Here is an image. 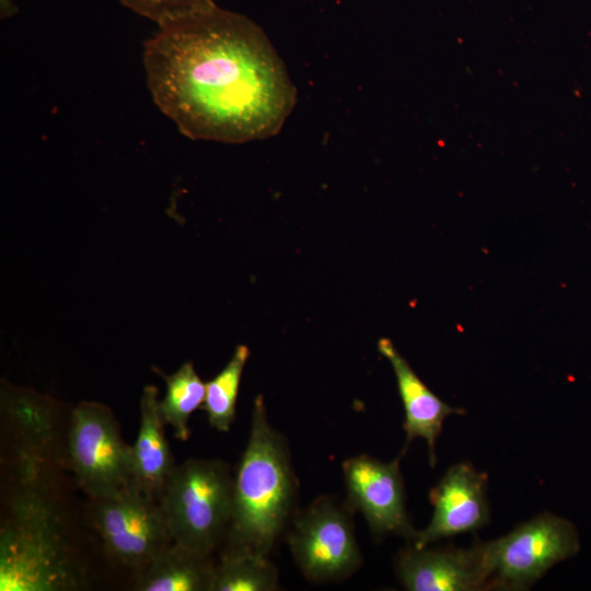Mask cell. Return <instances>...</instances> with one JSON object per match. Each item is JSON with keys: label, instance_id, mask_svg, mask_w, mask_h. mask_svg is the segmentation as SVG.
<instances>
[{"label": "cell", "instance_id": "cell-12", "mask_svg": "<svg viewBox=\"0 0 591 591\" xmlns=\"http://www.w3.org/2000/svg\"><path fill=\"white\" fill-rule=\"evenodd\" d=\"M378 349L390 361L397 381L405 412V449L415 438H422L428 445L430 465L433 466L437 462L436 441L442 431L444 419L465 412L438 397L398 352L392 340L380 338Z\"/></svg>", "mask_w": 591, "mask_h": 591}, {"label": "cell", "instance_id": "cell-14", "mask_svg": "<svg viewBox=\"0 0 591 591\" xmlns=\"http://www.w3.org/2000/svg\"><path fill=\"white\" fill-rule=\"evenodd\" d=\"M158 389L147 385L140 401V425L131 447L132 480L155 500L176 467L158 407Z\"/></svg>", "mask_w": 591, "mask_h": 591}, {"label": "cell", "instance_id": "cell-16", "mask_svg": "<svg viewBox=\"0 0 591 591\" xmlns=\"http://www.w3.org/2000/svg\"><path fill=\"white\" fill-rule=\"evenodd\" d=\"M155 370L166 384V393L158 407L165 425L172 427L175 437L186 441L190 437V415L201 407L206 395V383L201 381L190 361L184 362L174 373L166 375Z\"/></svg>", "mask_w": 591, "mask_h": 591}, {"label": "cell", "instance_id": "cell-4", "mask_svg": "<svg viewBox=\"0 0 591 591\" xmlns=\"http://www.w3.org/2000/svg\"><path fill=\"white\" fill-rule=\"evenodd\" d=\"M232 500L227 463L190 459L176 465L159 502L173 542L210 556L227 535Z\"/></svg>", "mask_w": 591, "mask_h": 591}, {"label": "cell", "instance_id": "cell-17", "mask_svg": "<svg viewBox=\"0 0 591 591\" xmlns=\"http://www.w3.org/2000/svg\"><path fill=\"white\" fill-rule=\"evenodd\" d=\"M277 586V569L266 556L224 553L215 565L211 591H270Z\"/></svg>", "mask_w": 591, "mask_h": 591}, {"label": "cell", "instance_id": "cell-18", "mask_svg": "<svg viewBox=\"0 0 591 591\" xmlns=\"http://www.w3.org/2000/svg\"><path fill=\"white\" fill-rule=\"evenodd\" d=\"M248 357L250 349L239 345L225 367L206 382V395L200 408L207 413L209 424L218 431H229L235 419L240 382Z\"/></svg>", "mask_w": 591, "mask_h": 591}, {"label": "cell", "instance_id": "cell-8", "mask_svg": "<svg viewBox=\"0 0 591 591\" xmlns=\"http://www.w3.org/2000/svg\"><path fill=\"white\" fill-rule=\"evenodd\" d=\"M350 515L346 507L318 498L293 520L289 546L310 580H337L359 567L361 556Z\"/></svg>", "mask_w": 591, "mask_h": 591}, {"label": "cell", "instance_id": "cell-20", "mask_svg": "<svg viewBox=\"0 0 591 591\" xmlns=\"http://www.w3.org/2000/svg\"><path fill=\"white\" fill-rule=\"evenodd\" d=\"M0 12L2 18H9L16 12L13 0H0Z\"/></svg>", "mask_w": 591, "mask_h": 591}, {"label": "cell", "instance_id": "cell-15", "mask_svg": "<svg viewBox=\"0 0 591 591\" xmlns=\"http://www.w3.org/2000/svg\"><path fill=\"white\" fill-rule=\"evenodd\" d=\"M215 564L200 554L172 542L139 573L138 591H211Z\"/></svg>", "mask_w": 591, "mask_h": 591}, {"label": "cell", "instance_id": "cell-11", "mask_svg": "<svg viewBox=\"0 0 591 591\" xmlns=\"http://www.w3.org/2000/svg\"><path fill=\"white\" fill-rule=\"evenodd\" d=\"M486 490L485 473L467 462L452 465L430 490L432 518L426 529L416 531L410 545L422 548L434 541L485 526L489 522Z\"/></svg>", "mask_w": 591, "mask_h": 591}, {"label": "cell", "instance_id": "cell-5", "mask_svg": "<svg viewBox=\"0 0 591 591\" xmlns=\"http://www.w3.org/2000/svg\"><path fill=\"white\" fill-rule=\"evenodd\" d=\"M68 454L79 485L94 500L134 482L131 447L124 442L112 410L101 403L84 401L72 410Z\"/></svg>", "mask_w": 591, "mask_h": 591}, {"label": "cell", "instance_id": "cell-6", "mask_svg": "<svg viewBox=\"0 0 591 591\" xmlns=\"http://www.w3.org/2000/svg\"><path fill=\"white\" fill-rule=\"evenodd\" d=\"M489 543L494 561L489 589L496 590H525L580 549L576 526L549 512Z\"/></svg>", "mask_w": 591, "mask_h": 591}, {"label": "cell", "instance_id": "cell-7", "mask_svg": "<svg viewBox=\"0 0 591 591\" xmlns=\"http://www.w3.org/2000/svg\"><path fill=\"white\" fill-rule=\"evenodd\" d=\"M94 501L95 528L117 563L140 573L173 542L160 502L136 483Z\"/></svg>", "mask_w": 591, "mask_h": 591}, {"label": "cell", "instance_id": "cell-3", "mask_svg": "<svg viewBox=\"0 0 591 591\" xmlns=\"http://www.w3.org/2000/svg\"><path fill=\"white\" fill-rule=\"evenodd\" d=\"M42 470L35 463L18 466L20 487L0 533L1 591H61L78 586L79 572Z\"/></svg>", "mask_w": 591, "mask_h": 591}, {"label": "cell", "instance_id": "cell-19", "mask_svg": "<svg viewBox=\"0 0 591 591\" xmlns=\"http://www.w3.org/2000/svg\"><path fill=\"white\" fill-rule=\"evenodd\" d=\"M135 13L147 18L161 26L197 9L213 2L212 0H118Z\"/></svg>", "mask_w": 591, "mask_h": 591}, {"label": "cell", "instance_id": "cell-1", "mask_svg": "<svg viewBox=\"0 0 591 591\" xmlns=\"http://www.w3.org/2000/svg\"><path fill=\"white\" fill-rule=\"evenodd\" d=\"M143 66L155 105L194 140L269 138L297 103L264 31L215 2L159 26L144 43Z\"/></svg>", "mask_w": 591, "mask_h": 591}, {"label": "cell", "instance_id": "cell-10", "mask_svg": "<svg viewBox=\"0 0 591 591\" xmlns=\"http://www.w3.org/2000/svg\"><path fill=\"white\" fill-rule=\"evenodd\" d=\"M396 570L409 591L488 590L494 575L490 543L440 549L409 545L398 553Z\"/></svg>", "mask_w": 591, "mask_h": 591}, {"label": "cell", "instance_id": "cell-13", "mask_svg": "<svg viewBox=\"0 0 591 591\" xmlns=\"http://www.w3.org/2000/svg\"><path fill=\"white\" fill-rule=\"evenodd\" d=\"M56 404L33 390L1 384V414L12 432L16 465L44 464L55 432Z\"/></svg>", "mask_w": 591, "mask_h": 591}, {"label": "cell", "instance_id": "cell-9", "mask_svg": "<svg viewBox=\"0 0 591 591\" xmlns=\"http://www.w3.org/2000/svg\"><path fill=\"white\" fill-rule=\"evenodd\" d=\"M399 457L381 462L366 454L343 463L350 508L359 510L374 535H402L412 540V526L405 506Z\"/></svg>", "mask_w": 591, "mask_h": 591}, {"label": "cell", "instance_id": "cell-2", "mask_svg": "<svg viewBox=\"0 0 591 591\" xmlns=\"http://www.w3.org/2000/svg\"><path fill=\"white\" fill-rule=\"evenodd\" d=\"M296 494L286 439L270 426L263 396L258 395L250 438L233 478L225 553L267 557L291 515Z\"/></svg>", "mask_w": 591, "mask_h": 591}]
</instances>
